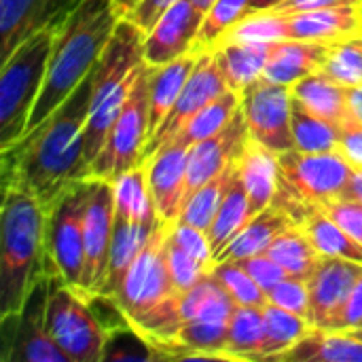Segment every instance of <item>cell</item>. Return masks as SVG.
I'll return each instance as SVG.
<instances>
[{"label": "cell", "instance_id": "19", "mask_svg": "<svg viewBox=\"0 0 362 362\" xmlns=\"http://www.w3.org/2000/svg\"><path fill=\"white\" fill-rule=\"evenodd\" d=\"M238 170L248 191V210L252 218L274 204L278 189V153L248 136L238 155Z\"/></svg>", "mask_w": 362, "mask_h": 362}, {"label": "cell", "instance_id": "47", "mask_svg": "<svg viewBox=\"0 0 362 362\" xmlns=\"http://www.w3.org/2000/svg\"><path fill=\"white\" fill-rule=\"evenodd\" d=\"M178 0H138V4L127 13V19L134 21L144 34H148L155 23L159 21V17Z\"/></svg>", "mask_w": 362, "mask_h": 362}, {"label": "cell", "instance_id": "24", "mask_svg": "<svg viewBox=\"0 0 362 362\" xmlns=\"http://www.w3.org/2000/svg\"><path fill=\"white\" fill-rule=\"evenodd\" d=\"M291 21V40L331 42L361 32L358 6H333L301 13H286Z\"/></svg>", "mask_w": 362, "mask_h": 362}, {"label": "cell", "instance_id": "57", "mask_svg": "<svg viewBox=\"0 0 362 362\" xmlns=\"http://www.w3.org/2000/svg\"><path fill=\"white\" fill-rule=\"evenodd\" d=\"M358 13H361V32H362V2L358 4Z\"/></svg>", "mask_w": 362, "mask_h": 362}, {"label": "cell", "instance_id": "36", "mask_svg": "<svg viewBox=\"0 0 362 362\" xmlns=\"http://www.w3.org/2000/svg\"><path fill=\"white\" fill-rule=\"evenodd\" d=\"M299 227L310 235V240L314 242L316 250L322 257H337V259L354 261V263H361L362 265L361 242L354 240L348 231H344L320 208H316Z\"/></svg>", "mask_w": 362, "mask_h": 362}, {"label": "cell", "instance_id": "52", "mask_svg": "<svg viewBox=\"0 0 362 362\" xmlns=\"http://www.w3.org/2000/svg\"><path fill=\"white\" fill-rule=\"evenodd\" d=\"M344 197H350V199H358V202H362V168H356V165H354V172H352V178H350V185H348Z\"/></svg>", "mask_w": 362, "mask_h": 362}, {"label": "cell", "instance_id": "51", "mask_svg": "<svg viewBox=\"0 0 362 362\" xmlns=\"http://www.w3.org/2000/svg\"><path fill=\"white\" fill-rule=\"evenodd\" d=\"M348 104H350L352 119L362 125V83L354 85V87H348Z\"/></svg>", "mask_w": 362, "mask_h": 362}, {"label": "cell", "instance_id": "45", "mask_svg": "<svg viewBox=\"0 0 362 362\" xmlns=\"http://www.w3.org/2000/svg\"><path fill=\"white\" fill-rule=\"evenodd\" d=\"M318 208L362 244V202L350 197H337L320 204Z\"/></svg>", "mask_w": 362, "mask_h": 362}, {"label": "cell", "instance_id": "7", "mask_svg": "<svg viewBox=\"0 0 362 362\" xmlns=\"http://www.w3.org/2000/svg\"><path fill=\"white\" fill-rule=\"evenodd\" d=\"M47 329L70 362L104 361L108 331L93 314L89 301L51 276Z\"/></svg>", "mask_w": 362, "mask_h": 362}, {"label": "cell", "instance_id": "38", "mask_svg": "<svg viewBox=\"0 0 362 362\" xmlns=\"http://www.w3.org/2000/svg\"><path fill=\"white\" fill-rule=\"evenodd\" d=\"M242 106V93L240 91H233V89H227L223 95H218L214 102H210L208 106H204L189 123L187 127L176 136L174 142H180V144H187V146H193L210 136H214L218 129H223L229 119L235 115V110Z\"/></svg>", "mask_w": 362, "mask_h": 362}, {"label": "cell", "instance_id": "5", "mask_svg": "<svg viewBox=\"0 0 362 362\" xmlns=\"http://www.w3.org/2000/svg\"><path fill=\"white\" fill-rule=\"evenodd\" d=\"M64 21L49 23L25 38L4 62L0 74V148L13 146L25 132L45 85L55 36Z\"/></svg>", "mask_w": 362, "mask_h": 362}, {"label": "cell", "instance_id": "43", "mask_svg": "<svg viewBox=\"0 0 362 362\" xmlns=\"http://www.w3.org/2000/svg\"><path fill=\"white\" fill-rule=\"evenodd\" d=\"M269 301L293 312L299 314L303 318H308L310 314V291H308V280L295 278V276H286L282 282H278L272 291H269Z\"/></svg>", "mask_w": 362, "mask_h": 362}, {"label": "cell", "instance_id": "2", "mask_svg": "<svg viewBox=\"0 0 362 362\" xmlns=\"http://www.w3.org/2000/svg\"><path fill=\"white\" fill-rule=\"evenodd\" d=\"M119 19L121 15L115 8V0H78L74 4L55 36L45 85L32 108L23 136L47 121L87 78L106 49Z\"/></svg>", "mask_w": 362, "mask_h": 362}, {"label": "cell", "instance_id": "40", "mask_svg": "<svg viewBox=\"0 0 362 362\" xmlns=\"http://www.w3.org/2000/svg\"><path fill=\"white\" fill-rule=\"evenodd\" d=\"M335 83L344 87H354L362 83V45L356 36H346L331 40L327 62L320 70Z\"/></svg>", "mask_w": 362, "mask_h": 362}, {"label": "cell", "instance_id": "53", "mask_svg": "<svg viewBox=\"0 0 362 362\" xmlns=\"http://www.w3.org/2000/svg\"><path fill=\"white\" fill-rule=\"evenodd\" d=\"M282 2H286V0H250V11L252 13H257V11H274Z\"/></svg>", "mask_w": 362, "mask_h": 362}, {"label": "cell", "instance_id": "41", "mask_svg": "<svg viewBox=\"0 0 362 362\" xmlns=\"http://www.w3.org/2000/svg\"><path fill=\"white\" fill-rule=\"evenodd\" d=\"M210 274L223 284V288L231 295V299L238 305L263 308L269 301L267 293L238 263H216Z\"/></svg>", "mask_w": 362, "mask_h": 362}, {"label": "cell", "instance_id": "28", "mask_svg": "<svg viewBox=\"0 0 362 362\" xmlns=\"http://www.w3.org/2000/svg\"><path fill=\"white\" fill-rule=\"evenodd\" d=\"M221 361H263V308L235 305Z\"/></svg>", "mask_w": 362, "mask_h": 362}, {"label": "cell", "instance_id": "13", "mask_svg": "<svg viewBox=\"0 0 362 362\" xmlns=\"http://www.w3.org/2000/svg\"><path fill=\"white\" fill-rule=\"evenodd\" d=\"M115 225V189L110 180L91 178V193L85 212V267L83 297H98L106 284Z\"/></svg>", "mask_w": 362, "mask_h": 362}, {"label": "cell", "instance_id": "26", "mask_svg": "<svg viewBox=\"0 0 362 362\" xmlns=\"http://www.w3.org/2000/svg\"><path fill=\"white\" fill-rule=\"evenodd\" d=\"M291 93L299 98L312 112L339 127L354 121L348 104V87L335 83L322 72H314L305 78H299L291 85Z\"/></svg>", "mask_w": 362, "mask_h": 362}, {"label": "cell", "instance_id": "11", "mask_svg": "<svg viewBox=\"0 0 362 362\" xmlns=\"http://www.w3.org/2000/svg\"><path fill=\"white\" fill-rule=\"evenodd\" d=\"M291 85L274 83L265 76L242 91V110L250 138L278 155L297 148L291 123Z\"/></svg>", "mask_w": 362, "mask_h": 362}, {"label": "cell", "instance_id": "54", "mask_svg": "<svg viewBox=\"0 0 362 362\" xmlns=\"http://www.w3.org/2000/svg\"><path fill=\"white\" fill-rule=\"evenodd\" d=\"M138 4V0H115V8L121 17H127V13Z\"/></svg>", "mask_w": 362, "mask_h": 362}, {"label": "cell", "instance_id": "56", "mask_svg": "<svg viewBox=\"0 0 362 362\" xmlns=\"http://www.w3.org/2000/svg\"><path fill=\"white\" fill-rule=\"evenodd\" d=\"M346 335H350V337H356V339H361L362 341V329H350V331H344Z\"/></svg>", "mask_w": 362, "mask_h": 362}, {"label": "cell", "instance_id": "21", "mask_svg": "<svg viewBox=\"0 0 362 362\" xmlns=\"http://www.w3.org/2000/svg\"><path fill=\"white\" fill-rule=\"evenodd\" d=\"M295 225L297 223L284 210L269 206L267 210L252 216L218 252H214V265L233 263V261L265 252L280 233H284L286 229Z\"/></svg>", "mask_w": 362, "mask_h": 362}, {"label": "cell", "instance_id": "31", "mask_svg": "<svg viewBox=\"0 0 362 362\" xmlns=\"http://www.w3.org/2000/svg\"><path fill=\"white\" fill-rule=\"evenodd\" d=\"M250 221L248 210V191L244 187L242 174L235 165V172L231 176V182L227 187V193L223 197V204L208 229V240L212 246V252H218L246 223Z\"/></svg>", "mask_w": 362, "mask_h": 362}, {"label": "cell", "instance_id": "58", "mask_svg": "<svg viewBox=\"0 0 362 362\" xmlns=\"http://www.w3.org/2000/svg\"><path fill=\"white\" fill-rule=\"evenodd\" d=\"M354 36H356V40H358V42H361V45H362V32H358V34H354Z\"/></svg>", "mask_w": 362, "mask_h": 362}, {"label": "cell", "instance_id": "12", "mask_svg": "<svg viewBox=\"0 0 362 362\" xmlns=\"http://www.w3.org/2000/svg\"><path fill=\"white\" fill-rule=\"evenodd\" d=\"M227 81L221 72L218 59L214 49L202 51L199 59L185 85V89L180 91L174 108L168 112V117L163 119V123L157 127V132L146 140L144 153H142V163L148 161L159 148H163L165 144L174 142L176 136L187 127V123L210 102H214L218 95H223L227 91Z\"/></svg>", "mask_w": 362, "mask_h": 362}, {"label": "cell", "instance_id": "3", "mask_svg": "<svg viewBox=\"0 0 362 362\" xmlns=\"http://www.w3.org/2000/svg\"><path fill=\"white\" fill-rule=\"evenodd\" d=\"M47 206L32 193L6 187L0 235V320L15 318L34 282L47 274Z\"/></svg>", "mask_w": 362, "mask_h": 362}, {"label": "cell", "instance_id": "22", "mask_svg": "<svg viewBox=\"0 0 362 362\" xmlns=\"http://www.w3.org/2000/svg\"><path fill=\"white\" fill-rule=\"evenodd\" d=\"M199 59V51H191L178 59H172L163 66H151L148 78V138L163 123L168 112L174 108L180 91L185 89L195 64Z\"/></svg>", "mask_w": 362, "mask_h": 362}, {"label": "cell", "instance_id": "23", "mask_svg": "<svg viewBox=\"0 0 362 362\" xmlns=\"http://www.w3.org/2000/svg\"><path fill=\"white\" fill-rule=\"evenodd\" d=\"M161 218H151V221H127V218H117L112 225V244H110V261H108V274H106V284L102 288V297H112L123 282L127 269L132 267L134 259L140 255V250L146 246L155 229L159 227Z\"/></svg>", "mask_w": 362, "mask_h": 362}, {"label": "cell", "instance_id": "10", "mask_svg": "<svg viewBox=\"0 0 362 362\" xmlns=\"http://www.w3.org/2000/svg\"><path fill=\"white\" fill-rule=\"evenodd\" d=\"M51 276H40L21 312L2 320V361L21 362H70L47 329Z\"/></svg>", "mask_w": 362, "mask_h": 362}, {"label": "cell", "instance_id": "6", "mask_svg": "<svg viewBox=\"0 0 362 362\" xmlns=\"http://www.w3.org/2000/svg\"><path fill=\"white\" fill-rule=\"evenodd\" d=\"M91 178L72 180L47 208V274L59 278L83 297L85 212Z\"/></svg>", "mask_w": 362, "mask_h": 362}, {"label": "cell", "instance_id": "4", "mask_svg": "<svg viewBox=\"0 0 362 362\" xmlns=\"http://www.w3.org/2000/svg\"><path fill=\"white\" fill-rule=\"evenodd\" d=\"M352 172L354 165L341 151H284L278 155V189L272 206L301 225L320 204L344 197Z\"/></svg>", "mask_w": 362, "mask_h": 362}, {"label": "cell", "instance_id": "8", "mask_svg": "<svg viewBox=\"0 0 362 362\" xmlns=\"http://www.w3.org/2000/svg\"><path fill=\"white\" fill-rule=\"evenodd\" d=\"M148 78L151 66L144 62L117 123L112 125L102 151L89 165L87 178H104L115 182L121 174L142 163V153L148 140Z\"/></svg>", "mask_w": 362, "mask_h": 362}, {"label": "cell", "instance_id": "25", "mask_svg": "<svg viewBox=\"0 0 362 362\" xmlns=\"http://www.w3.org/2000/svg\"><path fill=\"white\" fill-rule=\"evenodd\" d=\"M274 361L282 362H362V341L339 331L310 329L291 350Z\"/></svg>", "mask_w": 362, "mask_h": 362}, {"label": "cell", "instance_id": "46", "mask_svg": "<svg viewBox=\"0 0 362 362\" xmlns=\"http://www.w3.org/2000/svg\"><path fill=\"white\" fill-rule=\"evenodd\" d=\"M170 233H172L174 242L180 248H185L193 259H197L199 263H204L208 267H214V252H212V246H210L206 231L195 229V227L185 225V223H174Z\"/></svg>", "mask_w": 362, "mask_h": 362}, {"label": "cell", "instance_id": "37", "mask_svg": "<svg viewBox=\"0 0 362 362\" xmlns=\"http://www.w3.org/2000/svg\"><path fill=\"white\" fill-rule=\"evenodd\" d=\"M280 40H291V21L286 13L280 11H257L240 19L233 28H229L221 42H255V45H272Z\"/></svg>", "mask_w": 362, "mask_h": 362}, {"label": "cell", "instance_id": "9", "mask_svg": "<svg viewBox=\"0 0 362 362\" xmlns=\"http://www.w3.org/2000/svg\"><path fill=\"white\" fill-rule=\"evenodd\" d=\"M170 223H159L146 246L134 259L132 267L127 269L123 282L119 284L117 293L110 297L117 308L121 310L127 325L140 320L153 308L163 303L165 299L180 295L174 286L168 261H165V240L170 233Z\"/></svg>", "mask_w": 362, "mask_h": 362}, {"label": "cell", "instance_id": "27", "mask_svg": "<svg viewBox=\"0 0 362 362\" xmlns=\"http://www.w3.org/2000/svg\"><path fill=\"white\" fill-rule=\"evenodd\" d=\"M274 45V42H272ZM272 45L255 42H223L214 49L221 72L227 81V87L233 91H244L250 83L263 76Z\"/></svg>", "mask_w": 362, "mask_h": 362}, {"label": "cell", "instance_id": "33", "mask_svg": "<svg viewBox=\"0 0 362 362\" xmlns=\"http://www.w3.org/2000/svg\"><path fill=\"white\" fill-rule=\"evenodd\" d=\"M112 189H115V216L117 218L151 221V218L159 216L153 195H151V189H148L144 163L121 174L112 182Z\"/></svg>", "mask_w": 362, "mask_h": 362}, {"label": "cell", "instance_id": "44", "mask_svg": "<svg viewBox=\"0 0 362 362\" xmlns=\"http://www.w3.org/2000/svg\"><path fill=\"white\" fill-rule=\"evenodd\" d=\"M233 263H238L267 295L278 282H282L288 276L286 269L276 259H272L267 252H259V255H252V257H246V259H240Z\"/></svg>", "mask_w": 362, "mask_h": 362}, {"label": "cell", "instance_id": "18", "mask_svg": "<svg viewBox=\"0 0 362 362\" xmlns=\"http://www.w3.org/2000/svg\"><path fill=\"white\" fill-rule=\"evenodd\" d=\"M78 0H0L2 62L34 32L64 21Z\"/></svg>", "mask_w": 362, "mask_h": 362}, {"label": "cell", "instance_id": "49", "mask_svg": "<svg viewBox=\"0 0 362 362\" xmlns=\"http://www.w3.org/2000/svg\"><path fill=\"white\" fill-rule=\"evenodd\" d=\"M339 151L344 153V157L356 165L362 168V125L352 121L348 125L341 127V140H339Z\"/></svg>", "mask_w": 362, "mask_h": 362}, {"label": "cell", "instance_id": "39", "mask_svg": "<svg viewBox=\"0 0 362 362\" xmlns=\"http://www.w3.org/2000/svg\"><path fill=\"white\" fill-rule=\"evenodd\" d=\"M250 13V0H216L204 15L193 49L199 53L216 49L223 34Z\"/></svg>", "mask_w": 362, "mask_h": 362}, {"label": "cell", "instance_id": "35", "mask_svg": "<svg viewBox=\"0 0 362 362\" xmlns=\"http://www.w3.org/2000/svg\"><path fill=\"white\" fill-rule=\"evenodd\" d=\"M265 252L272 259H276L286 269L288 276H295L301 280H308L322 259V255L316 250L310 235L299 225L280 233Z\"/></svg>", "mask_w": 362, "mask_h": 362}, {"label": "cell", "instance_id": "48", "mask_svg": "<svg viewBox=\"0 0 362 362\" xmlns=\"http://www.w3.org/2000/svg\"><path fill=\"white\" fill-rule=\"evenodd\" d=\"M361 325H362V276L356 280V284H354V288H352V293H350L348 301L344 303V308H341V312H339V316H337V320H335V325H333V329H331V331H339V333H344V331H350V329H358Z\"/></svg>", "mask_w": 362, "mask_h": 362}, {"label": "cell", "instance_id": "16", "mask_svg": "<svg viewBox=\"0 0 362 362\" xmlns=\"http://www.w3.org/2000/svg\"><path fill=\"white\" fill-rule=\"evenodd\" d=\"M204 13L191 0L174 2L144 38V62L163 66L193 51Z\"/></svg>", "mask_w": 362, "mask_h": 362}, {"label": "cell", "instance_id": "17", "mask_svg": "<svg viewBox=\"0 0 362 362\" xmlns=\"http://www.w3.org/2000/svg\"><path fill=\"white\" fill-rule=\"evenodd\" d=\"M189 153L191 146L180 142H170L159 148L148 161H144L148 189L163 223H176L187 187V170H189Z\"/></svg>", "mask_w": 362, "mask_h": 362}, {"label": "cell", "instance_id": "29", "mask_svg": "<svg viewBox=\"0 0 362 362\" xmlns=\"http://www.w3.org/2000/svg\"><path fill=\"white\" fill-rule=\"evenodd\" d=\"M229 320H185L176 335L174 358H218L225 350Z\"/></svg>", "mask_w": 362, "mask_h": 362}, {"label": "cell", "instance_id": "14", "mask_svg": "<svg viewBox=\"0 0 362 362\" xmlns=\"http://www.w3.org/2000/svg\"><path fill=\"white\" fill-rule=\"evenodd\" d=\"M362 276V265L354 261L322 257L314 274L308 278L310 314L308 320L314 329L331 331L344 303L348 301L356 280Z\"/></svg>", "mask_w": 362, "mask_h": 362}, {"label": "cell", "instance_id": "42", "mask_svg": "<svg viewBox=\"0 0 362 362\" xmlns=\"http://www.w3.org/2000/svg\"><path fill=\"white\" fill-rule=\"evenodd\" d=\"M174 225V223H172ZM172 229V227H170ZM165 261H168V269H170V276H172V282L174 286L180 291V293H187L191 291L199 280H204L212 267L199 263L197 259H193L185 248H180L172 233H168V240H165Z\"/></svg>", "mask_w": 362, "mask_h": 362}, {"label": "cell", "instance_id": "32", "mask_svg": "<svg viewBox=\"0 0 362 362\" xmlns=\"http://www.w3.org/2000/svg\"><path fill=\"white\" fill-rule=\"evenodd\" d=\"M310 329L308 318L267 301L263 305V361H274L291 350Z\"/></svg>", "mask_w": 362, "mask_h": 362}, {"label": "cell", "instance_id": "34", "mask_svg": "<svg viewBox=\"0 0 362 362\" xmlns=\"http://www.w3.org/2000/svg\"><path fill=\"white\" fill-rule=\"evenodd\" d=\"M235 165H238V157L218 176H214L212 180L202 185L195 193H191L185 199L176 223H185V225H191V227L208 233V229H210V225H212V221H214V216L223 204V197H225L227 187L231 182V176L235 172Z\"/></svg>", "mask_w": 362, "mask_h": 362}, {"label": "cell", "instance_id": "15", "mask_svg": "<svg viewBox=\"0 0 362 362\" xmlns=\"http://www.w3.org/2000/svg\"><path fill=\"white\" fill-rule=\"evenodd\" d=\"M248 136H250L248 134V123H246L244 110L240 106L223 129H218L214 136L193 144L191 153H189L185 199L191 193H195L202 185H206L214 176H218L240 155V151H242L244 142L248 140Z\"/></svg>", "mask_w": 362, "mask_h": 362}, {"label": "cell", "instance_id": "30", "mask_svg": "<svg viewBox=\"0 0 362 362\" xmlns=\"http://www.w3.org/2000/svg\"><path fill=\"white\" fill-rule=\"evenodd\" d=\"M291 123L295 146L305 153L339 151L341 127L312 112L299 98L291 100Z\"/></svg>", "mask_w": 362, "mask_h": 362}, {"label": "cell", "instance_id": "55", "mask_svg": "<svg viewBox=\"0 0 362 362\" xmlns=\"http://www.w3.org/2000/svg\"><path fill=\"white\" fill-rule=\"evenodd\" d=\"M191 2H193V4L204 13V15H206V13H208V8H210L216 0H191Z\"/></svg>", "mask_w": 362, "mask_h": 362}, {"label": "cell", "instance_id": "1", "mask_svg": "<svg viewBox=\"0 0 362 362\" xmlns=\"http://www.w3.org/2000/svg\"><path fill=\"white\" fill-rule=\"evenodd\" d=\"M93 93V70L36 129L2 151L4 189L36 195L47 208L78 178H87L85 123Z\"/></svg>", "mask_w": 362, "mask_h": 362}, {"label": "cell", "instance_id": "50", "mask_svg": "<svg viewBox=\"0 0 362 362\" xmlns=\"http://www.w3.org/2000/svg\"><path fill=\"white\" fill-rule=\"evenodd\" d=\"M362 0H286L274 11L280 13H301V11H316V8H333V6H358Z\"/></svg>", "mask_w": 362, "mask_h": 362}, {"label": "cell", "instance_id": "20", "mask_svg": "<svg viewBox=\"0 0 362 362\" xmlns=\"http://www.w3.org/2000/svg\"><path fill=\"white\" fill-rule=\"evenodd\" d=\"M329 49L331 42H316V40L293 38V40L274 42L263 76L274 83L293 85L299 78L320 72L327 62Z\"/></svg>", "mask_w": 362, "mask_h": 362}]
</instances>
